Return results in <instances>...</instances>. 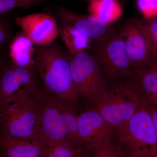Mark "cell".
<instances>
[{
  "label": "cell",
  "mask_w": 157,
  "mask_h": 157,
  "mask_svg": "<svg viewBox=\"0 0 157 157\" xmlns=\"http://www.w3.org/2000/svg\"><path fill=\"white\" fill-rule=\"evenodd\" d=\"M34 67L45 92L77 107L78 96L73 82L69 54L55 41L36 45Z\"/></svg>",
  "instance_id": "obj_1"
},
{
  "label": "cell",
  "mask_w": 157,
  "mask_h": 157,
  "mask_svg": "<svg viewBox=\"0 0 157 157\" xmlns=\"http://www.w3.org/2000/svg\"><path fill=\"white\" fill-rule=\"evenodd\" d=\"M37 121L32 140L46 145L69 141L74 107L41 89L37 95Z\"/></svg>",
  "instance_id": "obj_2"
},
{
  "label": "cell",
  "mask_w": 157,
  "mask_h": 157,
  "mask_svg": "<svg viewBox=\"0 0 157 157\" xmlns=\"http://www.w3.org/2000/svg\"><path fill=\"white\" fill-rule=\"evenodd\" d=\"M115 136L127 157H157L156 132L142 101L124 131Z\"/></svg>",
  "instance_id": "obj_3"
},
{
  "label": "cell",
  "mask_w": 157,
  "mask_h": 157,
  "mask_svg": "<svg viewBox=\"0 0 157 157\" xmlns=\"http://www.w3.org/2000/svg\"><path fill=\"white\" fill-rule=\"evenodd\" d=\"M141 101L140 96L126 81L113 85L96 101L94 107L113 127L115 135L124 131Z\"/></svg>",
  "instance_id": "obj_4"
},
{
  "label": "cell",
  "mask_w": 157,
  "mask_h": 157,
  "mask_svg": "<svg viewBox=\"0 0 157 157\" xmlns=\"http://www.w3.org/2000/svg\"><path fill=\"white\" fill-rule=\"evenodd\" d=\"M41 89L35 94L20 96L10 104L0 106L2 135L32 140L37 121V95Z\"/></svg>",
  "instance_id": "obj_5"
},
{
  "label": "cell",
  "mask_w": 157,
  "mask_h": 157,
  "mask_svg": "<svg viewBox=\"0 0 157 157\" xmlns=\"http://www.w3.org/2000/svg\"><path fill=\"white\" fill-rule=\"evenodd\" d=\"M89 50L98 60L105 79L115 82L114 84L127 81L137 72L118 32L105 40L93 41Z\"/></svg>",
  "instance_id": "obj_6"
},
{
  "label": "cell",
  "mask_w": 157,
  "mask_h": 157,
  "mask_svg": "<svg viewBox=\"0 0 157 157\" xmlns=\"http://www.w3.org/2000/svg\"><path fill=\"white\" fill-rule=\"evenodd\" d=\"M73 82L79 97L93 104L107 92L106 80L98 60L90 50L69 55Z\"/></svg>",
  "instance_id": "obj_7"
},
{
  "label": "cell",
  "mask_w": 157,
  "mask_h": 157,
  "mask_svg": "<svg viewBox=\"0 0 157 157\" xmlns=\"http://www.w3.org/2000/svg\"><path fill=\"white\" fill-rule=\"evenodd\" d=\"M34 66L19 67L7 59L0 74V106L10 104L20 96L33 94L41 89Z\"/></svg>",
  "instance_id": "obj_8"
},
{
  "label": "cell",
  "mask_w": 157,
  "mask_h": 157,
  "mask_svg": "<svg viewBox=\"0 0 157 157\" xmlns=\"http://www.w3.org/2000/svg\"><path fill=\"white\" fill-rule=\"evenodd\" d=\"M77 124L80 149L85 148L92 151L115 135L113 127L94 107L78 115Z\"/></svg>",
  "instance_id": "obj_9"
},
{
  "label": "cell",
  "mask_w": 157,
  "mask_h": 157,
  "mask_svg": "<svg viewBox=\"0 0 157 157\" xmlns=\"http://www.w3.org/2000/svg\"><path fill=\"white\" fill-rule=\"evenodd\" d=\"M57 16L61 23L73 27L94 42L107 39L118 31L111 25L105 23L92 14H79L64 7L58 9Z\"/></svg>",
  "instance_id": "obj_10"
},
{
  "label": "cell",
  "mask_w": 157,
  "mask_h": 157,
  "mask_svg": "<svg viewBox=\"0 0 157 157\" xmlns=\"http://www.w3.org/2000/svg\"><path fill=\"white\" fill-rule=\"evenodd\" d=\"M15 23L36 45L48 46L55 42L59 35L56 20L45 13H36L17 17Z\"/></svg>",
  "instance_id": "obj_11"
},
{
  "label": "cell",
  "mask_w": 157,
  "mask_h": 157,
  "mask_svg": "<svg viewBox=\"0 0 157 157\" xmlns=\"http://www.w3.org/2000/svg\"><path fill=\"white\" fill-rule=\"evenodd\" d=\"M124 43L128 56L136 70L146 66L157 56L150 49L146 40L132 19L118 31Z\"/></svg>",
  "instance_id": "obj_12"
},
{
  "label": "cell",
  "mask_w": 157,
  "mask_h": 157,
  "mask_svg": "<svg viewBox=\"0 0 157 157\" xmlns=\"http://www.w3.org/2000/svg\"><path fill=\"white\" fill-rule=\"evenodd\" d=\"M47 146L36 140L5 135L0 137V151L4 157H42Z\"/></svg>",
  "instance_id": "obj_13"
},
{
  "label": "cell",
  "mask_w": 157,
  "mask_h": 157,
  "mask_svg": "<svg viewBox=\"0 0 157 157\" xmlns=\"http://www.w3.org/2000/svg\"><path fill=\"white\" fill-rule=\"evenodd\" d=\"M146 103L157 94V57L127 81Z\"/></svg>",
  "instance_id": "obj_14"
},
{
  "label": "cell",
  "mask_w": 157,
  "mask_h": 157,
  "mask_svg": "<svg viewBox=\"0 0 157 157\" xmlns=\"http://www.w3.org/2000/svg\"><path fill=\"white\" fill-rule=\"evenodd\" d=\"M36 48L34 43L22 33L14 36L9 46V59L11 63L19 67L34 66Z\"/></svg>",
  "instance_id": "obj_15"
},
{
  "label": "cell",
  "mask_w": 157,
  "mask_h": 157,
  "mask_svg": "<svg viewBox=\"0 0 157 157\" xmlns=\"http://www.w3.org/2000/svg\"><path fill=\"white\" fill-rule=\"evenodd\" d=\"M59 35L64 43L69 55L76 54L90 49L93 41L87 36L67 25L61 24Z\"/></svg>",
  "instance_id": "obj_16"
},
{
  "label": "cell",
  "mask_w": 157,
  "mask_h": 157,
  "mask_svg": "<svg viewBox=\"0 0 157 157\" xmlns=\"http://www.w3.org/2000/svg\"><path fill=\"white\" fill-rule=\"evenodd\" d=\"M90 14L107 24H110L120 16V7L116 0H92L90 1Z\"/></svg>",
  "instance_id": "obj_17"
},
{
  "label": "cell",
  "mask_w": 157,
  "mask_h": 157,
  "mask_svg": "<svg viewBox=\"0 0 157 157\" xmlns=\"http://www.w3.org/2000/svg\"><path fill=\"white\" fill-rule=\"evenodd\" d=\"M132 20L144 37L152 53L157 56V17L148 19L134 17Z\"/></svg>",
  "instance_id": "obj_18"
},
{
  "label": "cell",
  "mask_w": 157,
  "mask_h": 157,
  "mask_svg": "<svg viewBox=\"0 0 157 157\" xmlns=\"http://www.w3.org/2000/svg\"><path fill=\"white\" fill-rule=\"evenodd\" d=\"M82 149L69 141L47 145L42 157H76Z\"/></svg>",
  "instance_id": "obj_19"
},
{
  "label": "cell",
  "mask_w": 157,
  "mask_h": 157,
  "mask_svg": "<svg viewBox=\"0 0 157 157\" xmlns=\"http://www.w3.org/2000/svg\"><path fill=\"white\" fill-rule=\"evenodd\" d=\"M113 136V137H114ZM113 137L92 151L91 157H127L124 151Z\"/></svg>",
  "instance_id": "obj_20"
},
{
  "label": "cell",
  "mask_w": 157,
  "mask_h": 157,
  "mask_svg": "<svg viewBox=\"0 0 157 157\" xmlns=\"http://www.w3.org/2000/svg\"><path fill=\"white\" fill-rule=\"evenodd\" d=\"M14 37L12 24L7 14L0 17V48L7 47Z\"/></svg>",
  "instance_id": "obj_21"
},
{
  "label": "cell",
  "mask_w": 157,
  "mask_h": 157,
  "mask_svg": "<svg viewBox=\"0 0 157 157\" xmlns=\"http://www.w3.org/2000/svg\"><path fill=\"white\" fill-rule=\"evenodd\" d=\"M34 0H0V14L16 8L33 6Z\"/></svg>",
  "instance_id": "obj_22"
},
{
  "label": "cell",
  "mask_w": 157,
  "mask_h": 157,
  "mask_svg": "<svg viewBox=\"0 0 157 157\" xmlns=\"http://www.w3.org/2000/svg\"><path fill=\"white\" fill-rule=\"evenodd\" d=\"M137 5L144 18L157 17V0H138Z\"/></svg>",
  "instance_id": "obj_23"
},
{
  "label": "cell",
  "mask_w": 157,
  "mask_h": 157,
  "mask_svg": "<svg viewBox=\"0 0 157 157\" xmlns=\"http://www.w3.org/2000/svg\"><path fill=\"white\" fill-rule=\"evenodd\" d=\"M147 106L157 135V105H147Z\"/></svg>",
  "instance_id": "obj_24"
},
{
  "label": "cell",
  "mask_w": 157,
  "mask_h": 157,
  "mask_svg": "<svg viewBox=\"0 0 157 157\" xmlns=\"http://www.w3.org/2000/svg\"><path fill=\"white\" fill-rule=\"evenodd\" d=\"M6 53V47L0 48V74L8 59L7 58Z\"/></svg>",
  "instance_id": "obj_25"
},
{
  "label": "cell",
  "mask_w": 157,
  "mask_h": 157,
  "mask_svg": "<svg viewBox=\"0 0 157 157\" xmlns=\"http://www.w3.org/2000/svg\"><path fill=\"white\" fill-rule=\"evenodd\" d=\"M147 105L149 106H151V105H157V94L150 99L148 101H147L146 103H144Z\"/></svg>",
  "instance_id": "obj_26"
},
{
  "label": "cell",
  "mask_w": 157,
  "mask_h": 157,
  "mask_svg": "<svg viewBox=\"0 0 157 157\" xmlns=\"http://www.w3.org/2000/svg\"><path fill=\"white\" fill-rule=\"evenodd\" d=\"M53 1V0H34L33 6H34V5H36L37 4H39V3L44 2H48V1ZM88 1H91L92 0H88Z\"/></svg>",
  "instance_id": "obj_27"
},
{
  "label": "cell",
  "mask_w": 157,
  "mask_h": 157,
  "mask_svg": "<svg viewBox=\"0 0 157 157\" xmlns=\"http://www.w3.org/2000/svg\"><path fill=\"white\" fill-rule=\"evenodd\" d=\"M76 157H91V156L84 154L83 152V150H81L78 152Z\"/></svg>",
  "instance_id": "obj_28"
},
{
  "label": "cell",
  "mask_w": 157,
  "mask_h": 157,
  "mask_svg": "<svg viewBox=\"0 0 157 157\" xmlns=\"http://www.w3.org/2000/svg\"><path fill=\"white\" fill-rule=\"evenodd\" d=\"M2 135V128H1V122H0V137Z\"/></svg>",
  "instance_id": "obj_29"
}]
</instances>
